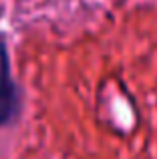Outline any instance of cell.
Listing matches in <instances>:
<instances>
[{"label":"cell","mask_w":157,"mask_h":159,"mask_svg":"<svg viewBox=\"0 0 157 159\" xmlns=\"http://www.w3.org/2000/svg\"><path fill=\"white\" fill-rule=\"evenodd\" d=\"M20 113L18 85L12 79L6 43L0 40V127H6Z\"/></svg>","instance_id":"obj_1"}]
</instances>
